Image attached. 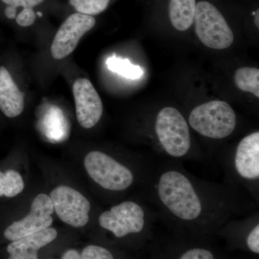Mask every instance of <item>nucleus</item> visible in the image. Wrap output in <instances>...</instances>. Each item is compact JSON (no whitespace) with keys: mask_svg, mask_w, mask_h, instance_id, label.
<instances>
[{"mask_svg":"<svg viewBox=\"0 0 259 259\" xmlns=\"http://www.w3.org/2000/svg\"><path fill=\"white\" fill-rule=\"evenodd\" d=\"M159 221L180 231H219L225 223L256 210L258 203L224 183L209 182L186 170L182 162L153 165L141 190Z\"/></svg>","mask_w":259,"mask_h":259,"instance_id":"f257e3e1","label":"nucleus"},{"mask_svg":"<svg viewBox=\"0 0 259 259\" xmlns=\"http://www.w3.org/2000/svg\"><path fill=\"white\" fill-rule=\"evenodd\" d=\"M88 176L104 192L124 193L134 187H143L153 163L149 161H121L110 153L94 150L83 159Z\"/></svg>","mask_w":259,"mask_h":259,"instance_id":"f03ea898","label":"nucleus"},{"mask_svg":"<svg viewBox=\"0 0 259 259\" xmlns=\"http://www.w3.org/2000/svg\"><path fill=\"white\" fill-rule=\"evenodd\" d=\"M224 183L259 202V132L250 133L221 161Z\"/></svg>","mask_w":259,"mask_h":259,"instance_id":"7ed1b4c3","label":"nucleus"},{"mask_svg":"<svg viewBox=\"0 0 259 259\" xmlns=\"http://www.w3.org/2000/svg\"><path fill=\"white\" fill-rule=\"evenodd\" d=\"M152 132L158 151L168 160L202 159V155L194 149L187 120L175 107H164L158 112Z\"/></svg>","mask_w":259,"mask_h":259,"instance_id":"20e7f679","label":"nucleus"},{"mask_svg":"<svg viewBox=\"0 0 259 259\" xmlns=\"http://www.w3.org/2000/svg\"><path fill=\"white\" fill-rule=\"evenodd\" d=\"M156 221L157 213L143 197L114 204L97 218L100 228L117 239L146 234Z\"/></svg>","mask_w":259,"mask_h":259,"instance_id":"39448f33","label":"nucleus"},{"mask_svg":"<svg viewBox=\"0 0 259 259\" xmlns=\"http://www.w3.org/2000/svg\"><path fill=\"white\" fill-rule=\"evenodd\" d=\"M187 122L194 131L204 138L223 140L234 132L237 117L229 104L214 100L194 107Z\"/></svg>","mask_w":259,"mask_h":259,"instance_id":"423d86ee","label":"nucleus"},{"mask_svg":"<svg viewBox=\"0 0 259 259\" xmlns=\"http://www.w3.org/2000/svg\"><path fill=\"white\" fill-rule=\"evenodd\" d=\"M194 22L196 34L206 47L223 50L233 44L234 35L231 28L219 10L208 2L196 4Z\"/></svg>","mask_w":259,"mask_h":259,"instance_id":"0eeeda50","label":"nucleus"},{"mask_svg":"<svg viewBox=\"0 0 259 259\" xmlns=\"http://www.w3.org/2000/svg\"><path fill=\"white\" fill-rule=\"evenodd\" d=\"M49 197L54 212L61 221L76 228L88 224L91 203L79 191L69 186L59 185L51 191Z\"/></svg>","mask_w":259,"mask_h":259,"instance_id":"6e6552de","label":"nucleus"},{"mask_svg":"<svg viewBox=\"0 0 259 259\" xmlns=\"http://www.w3.org/2000/svg\"><path fill=\"white\" fill-rule=\"evenodd\" d=\"M54 212L51 197L44 193L37 194L32 200L28 214L5 229V238L8 241H15L50 228L54 222Z\"/></svg>","mask_w":259,"mask_h":259,"instance_id":"1a4fd4ad","label":"nucleus"},{"mask_svg":"<svg viewBox=\"0 0 259 259\" xmlns=\"http://www.w3.org/2000/svg\"><path fill=\"white\" fill-rule=\"evenodd\" d=\"M93 16L76 13L66 18L56 32L51 46V54L57 60L70 55L77 47L80 39L95 27Z\"/></svg>","mask_w":259,"mask_h":259,"instance_id":"9d476101","label":"nucleus"},{"mask_svg":"<svg viewBox=\"0 0 259 259\" xmlns=\"http://www.w3.org/2000/svg\"><path fill=\"white\" fill-rule=\"evenodd\" d=\"M76 118L81 127L93 128L101 120L103 105L100 95L88 79H78L73 86Z\"/></svg>","mask_w":259,"mask_h":259,"instance_id":"9b49d317","label":"nucleus"},{"mask_svg":"<svg viewBox=\"0 0 259 259\" xmlns=\"http://www.w3.org/2000/svg\"><path fill=\"white\" fill-rule=\"evenodd\" d=\"M58 232L49 228L30 236L12 241L7 248L10 257L8 259H38L37 251L56 239Z\"/></svg>","mask_w":259,"mask_h":259,"instance_id":"f8f14e48","label":"nucleus"},{"mask_svg":"<svg viewBox=\"0 0 259 259\" xmlns=\"http://www.w3.org/2000/svg\"><path fill=\"white\" fill-rule=\"evenodd\" d=\"M25 107V95L18 88L11 74L0 66V110L6 117L15 118L21 115Z\"/></svg>","mask_w":259,"mask_h":259,"instance_id":"ddd939ff","label":"nucleus"},{"mask_svg":"<svg viewBox=\"0 0 259 259\" xmlns=\"http://www.w3.org/2000/svg\"><path fill=\"white\" fill-rule=\"evenodd\" d=\"M196 0H170L169 18L174 28L185 31L192 26Z\"/></svg>","mask_w":259,"mask_h":259,"instance_id":"4468645a","label":"nucleus"},{"mask_svg":"<svg viewBox=\"0 0 259 259\" xmlns=\"http://www.w3.org/2000/svg\"><path fill=\"white\" fill-rule=\"evenodd\" d=\"M25 188L23 177L16 170L0 171V197L8 198L16 197Z\"/></svg>","mask_w":259,"mask_h":259,"instance_id":"2eb2a0df","label":"nucleus"},{"mask_svg":"<svg viewBox=\"0 0 259 259\" xmlns=\"http://www.w3.org/2000/svg\"><path fill=\"white\" fill-rule=\"evenodd\" d=\"M237 88L259 97V70L256 68H240L234 75Z\"/></svg>","mask_w":259,"mask_h":259,"instance_id":"dca6fc26","label":"nucleus"},{"mask_svg":"<svg viewBox=\"0 0 259 259\" xmlns=\"http://www.w3.org/2000/svg\"><path fill=\"white\" fill-rule=\"evenodd\" d=\"M106 65L112 72L117 73L127 79H139L144 74L141 66L131 64L128 59H121L117 56L108 58Z\"/></svg>","mask_w":259,"mask_h":259,"instance_id":"f3484780","label":"nucleus"},{"mask_svg":"<svg viewBox=\"0 0 259 259\" xmlns=\"http://www.w3.org/2000/svg\"><path fill=\"white\" fill-rule=\"evenodd\" d=\"M110 2V0H69L70 5L76 13L90 16L100 14L105 11Z\"/></svg>","mask_w":259,"mask_h":259,"instance_id":"a211bd4d","label":"nucleus"},{"mask_svg":"<svg viewBox=\"0 0 259 259\" xmlns=\"http://www.w3.org/2000/svg\"><path fill=\"white\" fill-rule=\"evenodd\" d=\"M6 5L5 15L7 18L13 20L20 11L34 10L35 7L42 4L44 0H1Z\"/></svg>","mask_w":259,"mask_h":259,"instance_id":"6ab92c4d","label":"nucleus"},{"mask_svg":"<svg viewBox=\"0 0 259 259\" xmlns=\"http://www.w3.org/2000/svg\"><path fill=\"white\" fill-rule=\"evenodd\" d=\"M81 259H115L110 250L101 245H90L81 253Z\"/></svg>","mask_w":259,"mask_h":259,"instance_id":"aec40b11","label":"nucleus"},{"mask_svg":"<svg viewBox=\"0 0 259 259\" xmlns=\"http://www.w3.org/2000/svg\"><path fill=\"white\" fill-rule=\"evenodd\" d=\"M177 259H216V255L209 248L191 247L181 252Z\"/></svg>","mask_w":259,"mask_h":259,"instance_id":"412c9836","label":"nucleus"},{"mask_svg":"<svg viewBox=\"0 0 259 259\" xmlns=\"http://www.w3.org/2000/svg\"><path fill=\"white\" fill-rule=\"evenodd\" d=\"M37 18V13L35 10H25L20 11L17 15L15 20L18 25L21 27H29L35 23Z\"/></svg>","mask_w":259,"mask_h":259,"instance_id":"4be33fe9","label":"nucleus"},{"mask_svg":"<svg viewBox=\"0 0 259 259\" xmlns=\"http://www.w3.org/2000/svg\"><path fill=\"white\" fill-rule=\"evenodd\" d=\"M61 259H81V253L74 249L68 250L63 254Z\"/></svg>","mask_w":259,"mask_h":259,"instance_id":"5701e85b","label":"nucleus"},{"mask_svg":"<svg viewBox=\"0 0 259 259\" xmlns=\"http://www.w3.org/2000/svg\"><path fill=\"white\" fill-rule=\"evenodd\" d=\"M258 13H259L258 10H257V12H255V25H256V26L258 27V28L259 27Z\"/></svg>","mask_w":259,"mask_h":259,"instance_id":"b1692460","label":"nucleus"},{"mask_svg":"<svg viewBox=\"0 0 259 259\" xmlns=\"http://www.w3.org/2000/svg\"><path fill=\"white\" fill-rule=\"evenodd\" d=\"M252 15H255V12H253V13H252Z\"/></svg>","mask_w":259,"mask_h":259,"instance_id":"393cba45","label":"nucleus"}]
</instances>
